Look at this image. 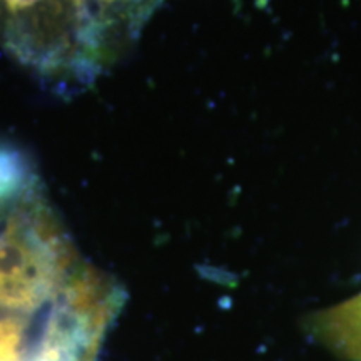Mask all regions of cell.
Returning a JSON list of instances; mask_svg holds the SVG:
<instances>
[{
  "instance_id": "1",
  "label": "cell",
  "mask_w": 361,
  "mask_h": 361,
  "mask_svg": "<svg viewBox=\"0 0 361 361\" xmlns=\"http://www.w3.org/2000/svg\"><path fill=\"white\" fill-rule=\"evenodd\" d=\"M306 331L336 358L361 361V291L311 314Z\"/></svg>"
},
{
  "instance_id": "2",
  "label": "cell",
  "mask_w": 361,
  "mask_h": 361,
  "mask_svg": "<svg viewBox=\"0 0 361 361\" xmlns=\"http://www.w3.org/2000/svg\"><path fill=\"white\" fill-rule=\"evenodd\" d=\"M7 211H8V209H2V207H0V216H2V214H6Z\"/></svg>"
}]
</instances>
